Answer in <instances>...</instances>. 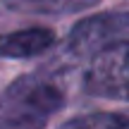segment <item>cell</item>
I'll list each match as a JSON object with an SVG mask.
<instances>
[{
	"label": "cell",
	"instance_id": "obj_1",
	"mask_svg": "<svg viewBox=\"0 0 129 129\" xmlns=\"http://www.w3.org/2000/svg\"><path fill=\"white\" fill-rule=\"evenodd\" d=\"M64 105L55 84L38 77H22L0 96V127H41Z\"/></svg>",
	"mask_w": 129,
	"mask_h": 129
},
{
	"label": "cell",
	"instance_id": "obj_2",
	"mask_svg": "<svg viewBox=\"0 0 129 129\" xmlns=\"http://www.w3.org/2000/svg\"><path fill=\"white\" fill-rule=\"evenodd\" d=\"M84 88L91 96L129 101V38L93 53L84 72Z\"/></svg>",
	"mask_w": 129,
	"mask_h": 129
},
{
	"label": "cell",
	"instance_id": "obj_3",
	"mask_svg": "<svg viewBox=\"0 0 129 129\" xmlns=\"http://www.w3.org/2000/svg\"><path fill=\"white\" fill-rule=\"evenodd\" d=\"M124 38H129V12H105L74 24L67 48L77 55H93L96 50Z\"/></svg>",
	"mask_w": 129,
	"mask_h": 129
},
{
	"label": "cell",
	"instance_id": "obj_4",
	"mask_svg": "<svg viewBox=\"0 0 129 129\" xmlns=\"http://www.w3.org/2000/svg\"><path fill=\"white\" fill-rule=\"evenodd\" d=\"M55 43L53 29L46 26H31L12 34H0V57H34L38 53H46Z\"/></svg>",
	"mask_w": 129,
	"mask_h": 129
},
{
	"label": "cell",
	"instance_id": "obj_5",
	"mask_svg": "<svg viewBox=\"0 0 129 129\" xmlns=\"http://www.w3.org/2000/svg\"><path fill=\"white\" fill-rule=\"evenodd\" d=\"M101 0H3V5L12 12L26 14H74L91 10Z\"/></svg>",
	"mask_w": 129,
	"mask_h": 129
},
{
	"label": "cell",
	"instance_id": "obj_6",
	"mask_svg": "<svg viewBox=\"0 0 129 129\" xmlns=\"http://www.w3.org/2000/svg\"><path fill=\"white\" fill-rule=\"evenodd\" d=\"M64 127H81V129H129V115L124 112H93L81 115L64 122Z\"/></svg>",
	"mask_w": 129,
	"mask_h": 129
}]
</instances>
